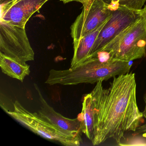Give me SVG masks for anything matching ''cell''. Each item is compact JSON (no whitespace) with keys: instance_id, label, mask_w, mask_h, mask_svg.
<instances>
[{"instance_id":"1","label":"cell","mask_w":146,"mask_h":146,"mask_svg":"<svg viewBox=\"0 0 146 146\" xmlns=\"http://www.w3.org/2000/svg\"><path fill=\"white\" fill-rule=\"evenodd\" d=\"M102 82L96 83L84 96L77 117L82 133L94 146L111 138L119 144L126 132L140 127L143 117L137 103L135 74L129 72L113 78L107 89L104 88Z\"/></svg>"},{"instance_id":"2","label":"cell","mask_w":146,"mask_h":146,"mask_svg":"<svg viewBox=\"0 0 146 146\" xmlns=\"http://www.w3.org/2000/svg\"><path fill=\"white\" fill-rule=\"evenodd\" d=\"M131 66L130 61H113L107 53L101 52L73 68L51 70L45 83L50 85L94 84L129 73Z\"/></svg>"},{"instance_id":"3","label":"cell","mask_w":146,"mask_h":146,"mask_svg":"<svg viewBox=\"0 0 146 146\" xmlns=\"http://www.w3.org/2000/svg\"><path fill=\"white\" fill-rule=\"evenodd\" d=\"M113 61H131L146 56V11L141 17L107 44L100 52Z\"/></svg>"},{"instance_id":"4","label":"cell","mask_w":146,"mask_h":146,"mask_svg":"<svg viewBox=\"0 0 146 146\" xmlns=\"http://www.w3.org/2000/svg\"><path fill=\"white\" fill-rule=\"evenodd\" d=\"M13 106V111L1 107L12 117L40 136L67 146H78L82 142L81 135L70 134L60 129L41 117L37 113L25 109L18 101H16Z\"/></svg>"},{"instance_id":"5","label":"cell","mask_w":146,"mask_h":146,"mask_svg":"<svg viewBox=\"0 0 146 146\" xmlns=\"http://www.w3.org/2000/svg\"><path fill=\"white\" fill-rule=\"evenodd\" d=\"M82 5V13L71 27L73 47L84 36L110 18L114 9L102 0H88Z\"/></svg>"},{"instance_id":"6","label":"cell","mask_w":146,"mask_h":146,"mask_svg":"<svg viewBox=\"0 0 146 146\" xmlns=\"http://www.w3.org/2000/svg\"><path fill=\"white\" fill-rule=\"evenodd\" d=\"M0 52L23 63L34 60L35 52L25 28L1 21Z\"/></svg>"},{"instance_id":"7","label":"cell","mask_w":146,"mask_h":146,"mask_svg":"<svg viewBox=\"0 0 146 146\" xmlns=\"http://www.w3.org/2000/svg\"><path fill=\"white\" fill-rule=\"evenodd\" d=\"M142 15V9L135 11L123 6L114 8L112 16L105 24L97 36L88 58L100 52L118 35L139 20Z\"/></svg>"},{"instance_id":"8","label":"cell","mask_w":146,"mask_h":146,"mask_svg":"<svg viewBox=\"0 0 146 146\" xmlns=\"http://www.w3.org/2000/svg\"><path fill=\"white\" fill-rule=\"evenodd\" d=\"M49 0H20L1 5V21L25 28L31 17Z\"/></svg>"},{"instance_id":"9","label":"cell","mask_w":146,"mask_h":146,"mask_svg":"<svg viewBox=\"0 0 146 146\" xmlns=\"http://www.w3.org/2000/svg\"><path fill=\"white\" fill-rule=\"evenodd\" d=\"M34 86L39 96L40 102V109L37 112L39 116L67 133L81 135L82 128L79 119L78 117L75 119L68 118L56 112L44 99L38 86L36 84H34Z\"/></svg>"},{"instance_id":"10","label":"cell","mask_w":146,"mask_h":146,"mask_svg":"<svg viewBox=\"0 0 146 146\" xmlns=\"http://www.w3.org/2000/svg\"><path fill=\"white\" fill-rule=\"evenodd\" d=\"M108 19L97 29L84 36L79 40L74 48V54L71 63L70 67L73 68L88 59L92 47L102 29Z\"/></svg>"},{"instance_id":"11","label":"cell","mask_w":146,"mask_h":146,"mask_svg":"<svg viewBox=\"0 0 146 146\" xmlns=\"http://www.w3.org/2000/svg\"><path fill=\"white\" fill-rule=\"evenodd\" d=\"M0 67L2 72L23 82L31 72L30 66L0 52Z\"/></svg>"},{"instance_id":"12","label":"cell","mask_w":146,"mask_h":146,"mask_svg":"<svg viewBox=\"0 0 146 146\" xmlns=\"http://www.w3.org/2000/svg\"><path fill=\"white\" fill-rule=\"evenodd\" d=\"M113 8L123 6L135 11L142 9L146 0H102Z\"/></svg>"},{"instance_id":"13","label":"cell","mask_w":146,"mask_h":146,"mask_svg":"<svg viewBox=\"0 0 146 146\" xmlns=\"http://www.w3.org/2000/svg\"><path fill=\"white\" fill-rule=\"evenodd\" d=\"M145 109H144V111H143V117L146 119V102H145ZM137 129L140 130V132L146 133V124L144 125H143V126H140Z\"/></svg>"},{"instance_id":"14","label":"cell","mask_w":146,"mask_h":146,"mask_svg":"<svg viewBox=\"0 0 146 146\" xmlns=\"http://www.w3.org/2000/svg\"><path fill=\"white\" fill-rule=\"evenodd\" d=\"M60 1H62L64 4H66V3H69V2H73V1H76V2H79L80 3L83 4L84 2H86L88 0H60Z\"/></svg>"},{"instance_id":"15","label":"cell","mask_w":146,"mask_h":146,"mask_svg":"<svg viewBox=\"0 0 146 146\" xmlns=\"http://www.w3.org/2000/svg\"><path fill=\"white\" fill-rule=\"evenodd\" d=\"M13 1V0H0V1H1V5L11 3Z\"/></svg>"},{"instance_id":"16","label":"cell","mask_w":146,"mask_h":146,"mask_svg":"<svg viewBox=\"0 0 146 146\" xmlns=\"http://www.w3.org/2000/svg\"><path fill=\"white\" fill-rule=\"evenodd\" d=\"M20 1V0H13V1L11 3H10L8 4H10V5H13V4H15V3H17V1Z\"/></svg>"},{"instance_id":"17","label":"cell","mask_w":146,"mask_h":146,"mask_svg":"<svg viewBox=\"0 0 146 146\" xmlns=\"http://www.w3.org/2000/svg\"><path fill=\"white\" fill-rule=\"evenodd\" d=\"M144 101H145V102H146V94L145 95V97H144Z\"/></svg>"},{"instance_id":"18","label":"cell","mask_w":146,"mask_h":146,"mask_svg":"<svg viewBox=\"0 0 146 146\" xmlns=\"http://www.w3.org/2000/svg\"><path fill=\"white\" fill-rule=\"evenodd\" d=\"M144 8H145V9H146V5L145 6V7H144Z\"/></svg>"}]
</instances>
